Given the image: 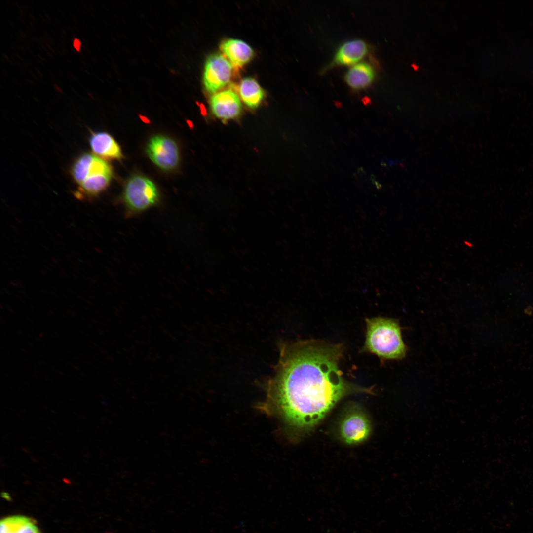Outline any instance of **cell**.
Masks as SVG:
<instances>
[{
    "label": "cell",
    "mask_w": 533,
    "mask_h": 533,
    "mask_svg": "<svg viewBox=\"0 0 533 533\" xmlns=\"http://www.w3.org/2000/svg\"><path fill=\"white\" fill-rule=\"evenodd\" d=\"M268 395L290 424L311 426L351 390L339 368L340 345L313 341L280 344Z\"/></svg>",
    "instance_id": "1"
},
{
    "label": "cell",
    "mask_w": 533,
    "mask_h": 533,
    "mask_svg": "<svg viewBox=\"0 0 533 533\" xmlns=\"http://www.w3.org/2000/svg\"><path fill=\"white\" fill-rule=\"evenodd\" d=\"M366 321L365 350L383 359L400 360L406 356L407 349L397 320L378 317Z\"/></svg>",
    "instance_id": "2"
},
{
    "label": "cell",
    "mask_w": 533,
    "mask_h": 533,
    "mask_svg": "<svg viewBox=\"0 0 533 533\" xmlns=\"http://www.w3.org/2000/svg\"><path fill=\"white\" fill-rule=\"evenodd\" d=\"M121 199L125 218H131L156 205L159 202L160 193L151 179L135 174L125 183Z\"/></svg>",
    "instance_id": "3"
},
{
    "label": "cell",
    "mask_w": 533,
    "mask_h": 533,
    "mask_svg": "<svg viewBox=\"0 0 533 533\" xmlns=\"http://www.w3.org/2000/svg\"><path fill=\"white\" fill-rule=\"evenodd\" d=\"M146 151L151 161L163 170H173L179 165V147L175 141L169 137L153 136L149 141Z\"/></svg>",
    "instance_id": "4"
},
{
    "label": "cell",
    "mask_w": 533,
    "mask_h": 533,
    "mask_svg": "<svg viewBox=\"0 0 533 533\" xmlns=\"http://www.w3.org/2000/svg\"><path fill=\"white\" fill-rule=\"evenodd\" d=\"M232 64L220 53H214L207 59L203 80L206 91L215 93L229 81L232 71Z\"/></svg>",
    "instance_id": "5"
},
{
    "label": "cell",
    "mask_w": 533,
    "mask_h": 533,
    "mask_svg": "<svg viewBox=\"0 0 533 533\" xmlns=\"http://www.w3.org/2000/svg\"><path fill=\"white\" fill-rule=\"evenodd\" d=\"M370 51L369 44L364 40H347L337 49L332 60L322 70V72L337 66L353 65L365 58Z\"/></svg>",
    "instance_id": "6"
},
{
    "label": "cell",
    "mask_w": 533,
    "mask_h": 533,
    "mask_svg": "<svg viewBox=\"0 0 533 533\" xmlns=\"http://www.w3.org/2000/svg\"><path fill=\"white\" fill-rule=\"evenodd\" d=\"M210 105L213 114L223 122L235 119L241 112V103L239 96L231 89H227L213 95Z\"/></svg>",
    "instance_id": "7"
},
{
    "label": "cell",
    "mask_w": 533,
    "mask_h": 533,
    "mask_svg": "<svg viewBox=\"0 0 533 533\" xmlns=\"http://www.w3.org/2000/svg\"><path fill=\"white\" fill-rule=\"evenodd\" d=\"M377 72L370 62L361 61L348 69L344 76V80L352 90H364L374 82Z\"/></svg>",
    "instance_id": "8"
},
{
    "label": "cell",
    "mask_w": 533,
    "mask_h": 533,
    "mask_svg": "<svg viewBox=\"0 0 533 533\" xmlns=\"http://www.w3.org/2000/svg\"><path fill=\"white\" fill-rule=\"evenodd\" d=\"M89 144L94 154L102 158L120 160L123 157L119 144L108 132H91Z\"/></svg>",
    "instance_id": "9"
},
{
    "label": "cell",
    "mask_w": 533,
    "mask_h": 533,
    "mask_svg": "<svg viewBox=\"0 0 533 533\" xmlns=\"http://www.w3.org/2000/svg\"><path fill=\"white\" fill-rule=\"evenodd\" d=\"M112 177L113 175L107 174L89 175L77 186L74 196L80 200L92 201L108 189Z\"/></svg>",
    "instance_id": "10"
},
{
    "label": "cell",
    "mask_w": 533,
    "mask_h": 533,
    "mask_svg": "<svg viewBox=\"0 0 533 533\" xmlns=\"http://www.w3.org/2000/svg\"><path fill=\"white\" fill-rule=\"evenodd\" d=\"M370 427L367 419L362 415L354 414L343 421L341 435L346 443L355 444L364 441L368 436Z\"/></svg>",
    "instance_id": "11"
},
{
    "label": "cell",
    "mask_w": 533,
    "mask_h": 533,
    "mask_svg": "<svg viewBox=\"0 0 533 533\" xmlns=\"http://www.w3.org/2000/svg\"><path fill=\"white\" fill-rule=\"evenodd\" d=\"M220 48L229 59L231 64L241 67L252 58L254 51L246 42L238 39L228 38L222 41Z\"/></svg>",
    "instance_id": "12"
},
{
    "label": "cell",
    "mask_w": 533,
    "mask_h": 533,
    "mask_svg": "<svg viewBox=\"0 0 533 533\" xmlns=\"http://www.w3.org/2000/svg\"><path fill=\"white\" fill-rule=\"evenodd\" d=\"M239 93L243 102L252 109L258 107L265 96L264 91L257 81L250 77L241 81Z\"/></svg>",
    "instance_id": "13"
},
{
    "label": "cell",
    "mask_w": 533,
    "mask_h": 533,
    "mask_svg": "<svg viewBox=\"0 0 533 533\" xmlns=\"http://www.w3.org/2000/svg\"><path fill=\"white\" fill-rule=\"evenodd\" d=\"M0 533L40 532L30 518L22 515H13L5 517L0 521Z\"/></svg>",
    "instance_id": "14"
},
{
    "label": "cell",
    "mask_w": 533,
    "mask_h": 533,
    "mask_svg": "<svg viewBox=\"0 0 533 533\" xmlns=\"http://www.w3.org/2000/svg\"><path fill=\"white\" fill-rule=\"evenodd\" d=\"M94 155L88 152L79 154L75 158L70 169V174L77 185L82 183L88 174L90 164Z\"/></svg>",
    "instance_id": "15"
},
{
    "label": "cell",
    "mask_w": 533,
    "mask_h": 533,
    "mask_svg": "<svg viewBox=\"0 0 533 533\" xmlns=\"http://www.w3.org/2000/svg\"><path fill=\"white\" fill-rule=\"evenodd\" d=\"M81 42L77 38H74L73 40V46L77 52H80L81 48Z\"/></svg>",
    "instance_id": "16"
},
{
    "label": "cell",
    "mask_w": 533,
    "mask_h": 533,
    "mask_svg": "<svg viewBox=\"0 0 533 533\" xmlns=\"http://www.w3.org/2000/svg\"><path fill=\"white\" fill-rule=\"evenodd\" d=\"M54 88L57 92H60V93L63 92V90H62V88L59 85H58L57 84H54Z\"/></svg>",
    "instance_id": "17"
}]
</instances>
